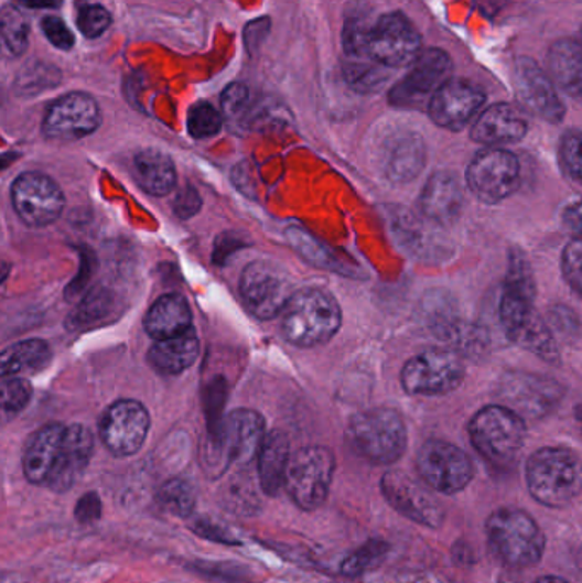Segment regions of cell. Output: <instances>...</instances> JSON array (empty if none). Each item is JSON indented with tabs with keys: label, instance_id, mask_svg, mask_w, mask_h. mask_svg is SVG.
<instances>
[{
	"label": "cell",
	"instance_id": "1",
	"mask_svg": "<svg viewBox=\"0 0 582 583\" xmlns=\"http://www.w3.org/2000/svg\"><path fill=\"white\" fill-rule=\"evenodd\" d=\"M529 494L545 507H568L582 485L581 460L571 449L543 447L526 464Z\"/></svg>",
	"mask_w": 582,
	"mask_h": 583
},
{
	"label": "cell",
	"instance_id": "2",
	"mask_svg": "<svg viewBox=\"0 0 582 583\" xmlns=\"http://www.w3.org/2000/svg\"><path fill=\"white\" fill-rule=\"evenodd\" d=\"M342 324L338 302L322 289L301 290L282 311V335L301 348L323 345L337 335Z\"/></svg>",
	"mask_w": 582,
	"mask_h": 583
},
{
	"label": "cell",
	"instance_id": "3",
	"mask_svg": "<svg viewBox=\"0 0 582 583\" xmlns=\"http://www.w3.org/2000/svg\"><path fill=\"white\" fill-rule=\"evenodd\" d=\"M347 442L352 451L370 464H394L407 449L403 418L390 408L357 413L348 422Z\"/></svg>",
	"mask_w": 582,
	"mask_h": 583
},
{
	"label": "cell",
	"instance_id": "4",
	"mask_svg": "<svg viewBox=\"0 0 582 583\" xmlns=\"http://www.w3.org/2000/svg\"><path fill=\"white\" fill-rule=\"evenodd\" d=\"M485 532L497 557L513 569H529L543 557V531L525 510L499 508L488 517Z\"/></svg>",
	"mask_w": 582,
	"mask_h": 583
},
{
	"label": "cell",
	"instance_id": "5",
	"mask_svg": "<svg viewBox=\"0 0 582 583\" xmlns=\"http://www.w3.org/2000/svg\"><path fill=\"white\" fill-rule=\"evenodd\" d=\"M470 439L488 463L497 467L513 466L525 445V420L510 408L492 404L473 418Z\"/></svg>",
	"mask_w": 582,
	"mask_h": 583
},
{
	"label": "cell",
	"instance_id": "6",
	"mask_svg": "<svg viewBox=\"0 0 582 583\" xmlns=\"http://www.w3.org/2000/svg\"><path fill=\"white\" fill-rule=\"evenodd\" d=\"M263 439L265 422L260 413L251 410L233 411L211 432L208 466L217 473H224L233 464L250 463Z\"/></svg>",
	"mask_w": 582,
	"mask_h": 583
},
{
	"label": "cell",
	"instance_id": "7",
	"mask_svg": "<svg viewBox=\"0 0 582 583\" xmlns=\"http://www.w3.org/2000/svg\"><path fill=\"white\" fill-rule=\"evenodd\" d=\"M335 473V455L322 445L304 447L289 460L284 488L303 510H316L325 504Z\"/></svg>",
	"mask_w": 582,
	"mask_h": 583
},
{
	"label": "cell",
	"instance_id": "8",
	"mask_svg": "<svg viewBox=\"0 0 582 583\" xmlns=\"http://www.w3.org/2000/svg\"><path fill=\"white\" fill-rule=\"evenodd\" d=\"M534 302L535 298L529 295L503 290L499 305L500 324L510 342L538 355L545 361L556 364L559 361L556 338L549 324L538 316Z\"/></svg>",
	"mask_w": 582,
	"mask_h": 583
},
{
	"label": "cell",
	"instance_id": "9",
	"mask_svg": "<svg viewBox=\"0 0 582 583\" xmlns=\"http://www.w3.org/2000/svg\"><path fill=\"white\" fill-rule=\"evenodd\" d=\"M242 302L258 320H273L294 295V285L284 268L258 260L242 270L239 280Z\"/></svg>",
	"mask_w": 582,
	"mask_h": 583
},
{
	"label": "cell",
	"instance_id": "10",
	"mask_svg": "<svg viewBox=\"0 0 582 583\" xmlns=\"http://www.w3.org/2000/svg\"><path fill=\"white\" fill-rule=\"evenodd\" d=\"M420 317L431 335L465 354H475L485 346L484 332L468 323L456 301L444 290H431L420 305Z\"/></svg>",
	"mask_w": 582,
	"mask_h": 583
},
{
	"label": "cell",
	"instance_id": "11",
	"mask_svg": "<svg viewBox=\"0 0 582 583\" xmlns=\"http://www.w3.org/2000/svg\"><path fill=\"white\" fill-rule=\"evenodd\" d=\"M420 53V34L400 12H390L367 28L366 55L386 68L412 64Z\"/></svg>",
	"mask_w": 582,
	"mask_h": 583
},
{
	"label": "cell",
	"instance_id": "12",
	"mask_svg": "<svg viewBox=\"0 0 582 583\" xmlns=\"http://www.w3.org/2000/svg\"><path fill=\"white\" fill-rule=\"evenodd\" d=\"M465 366L453 350H429L417 355L401 370V386L409 395H448L460 388Z\"/></svg>",
	"mask_w": 582,
	"mask_h": 583
},
{
	"label": "cell",
	"instance_id": "13",
	"mask_svg": "<svg viewBox=\"0 0 582 583\" xmlns=\"http://www.w3.org/2000/svg\"><path fill=\"white\" fill-rule=\"evenodd\" d=\"M420 478L439 494H460L475 475L466 452L444 441H429L417 455Z\"/></svg>",
	"mask_w": 582,
	"mask_h": 583
},
{
	"label": "cell",
	"instance_id": "14",
	"mask_svg": "<svg viewBox=\"0 0 582 583\" xmlns=\"http://www.w3.org/2000/svg\"><path fill=\"white\" fill-rule=\"evenodd\" d=\"M470 192L484 204H499L519 185V161L503 149L478 152L466 170Z\"/></svg>",
	"mask_w": 582,
	"mask_h": 583
},
{
	"label": "cell",
	"instance_id": "15",
	"mask_svg": "<svg viewBox=\"0 0 582 583\" xmlns=\"http://www.w3.org/2000/svg\"><path fill=\"white\" fill-rule=\"evenodd\" d=\"M451 72L453 62L443 50L431 48L419 53L403 79L390 90L391 105L401 109L419 108L450 80Z\"/></svg>",
	"mask_w": 582,
	"mask_h": 583
},
{
	"label": "cell",
	"instance_id": "16",
	"mask_svg": "<svg viewBox=\"0 0 582 583\" xmlns=\"http://www.w3.org/2000/svg\"><path fill=\"white\" fill-rule=\"evenodd\" d=\"M15 214L30 227H46L61 217L65 196L57 181L43 173H23L11 188Z\"/></svg>",
	"mask_w": 582,
	"mask_h": 583
},
{
	"label": "cell",
	"instance_id": "17",
	"mask_svg": "<svg viewBox=\"0 0 582 583\" xmlns=\"http://www.w3.org/2000/svg\"><path fill=\"white\" fill-rule=\"evenodd\" d=\"M151 429V417L136 399H121L111 404L99 422L103 444L117 457H129L144 445Z\"/></svg>",
	"mask_w": 582,
	"mask_h": 583
},
{
	"label": "cell",
	"instance_id": "18",
	"mask_svg": "<svg viewBox=\"0 0 582 583\" xmlns=\"http://www.w3.org/2000/svg\"><path fill=\"white\" fill-rule=\"evenodd\" d=\"M101 125V109L93 96L73 93L53 102L43 120V133L53 140H79Z\"/></svg>",
	"mask_w": 582,
	"mask_h": 583
},
{
	"label": "cell",
	"instance_id": "19",
	"mask_svg": "<svg viewBox=\"0 0 582 583\" xmlns=\"http://www.w3.org/2000/svg\"><path fill=\"white\" fill-rule=\"evenodd\" d=\"M381 492L388 504L407 519L429 529L443 526L446 517L443 507L428 489L401 471H388L382 476Z\"/></svg>",
	"mask_w": 582,
	"mask_h": 583
},
{
	"label": "cell",
	"instance_id": "20",
	"mask_svg": "<svg viewBox=\"0 0 582 583\" xmlns=\"http://www.w3.org/2000/svg\"><path fill=\"white\" fill-rule=\"evenodd\" d=\"M485 102V93L466 80L450 79L429 99V117L438 127L462 130L476 117Z\"/></svg>",
	"mask_w": 582,
	"mask_h": 583
},
{
	"label": "cell",
	"instance_id": "21",
	"mask_svg": "<svg viewBox=\"0 0 582 583\" xmlns=\"http://www.w3.org/2000/svg\"><path fill=\"white\" fill-rule=\"evenodd\" d=\"M515 89L519 102L535 117L549 123H560L565 115V106L557 95L549 74L534 61L522 57L516 62Z\"/></svg>",
	"mask_w": 582,
	"mask_h": 583
},
{
	"label": "cell",
	"instance_id": "22",
	"mask_svg": "<svg viewBox=\"0 0 582 583\" xmlns=\"http://www.w3.org/2000/svg\"><path fill=\"white\" fill-rule=\"evenodd\" d=\"M562 386L549 377L509 374L500 382V396L519 417L540 418L550 413L562 399Z\"/></svg>",
	"mask_w": 582,
	"mask_h": 583
},
{
	"label": "cell",
	"instance_id": "23",
	"mask_svg": "<svg viewBox=\"0 0 582 583\" xmlns=\"http://www.w3.org/2000/svg\"><path fill=\"white\" fill-rule=\"evenodd\" d=\"M93 449H95V436L89 429L84 425L65 427L57 460L53 464L45 486L58 494L73 488L91 461Z\"/></svg>",
	"mask_w": 582,
	"mask_h": 583
},
{
	"label": "cell",
	"instance_id": "24",
	"mask_svg": "<svg viewBox=\"0 0 582 583\" xmlns=\"http://www.w3.org/2000/svg\"><path fill=\"white\" fill-rule=\"evenodd\" d=\"M425 143L422 136L412 130L395 133L386 140L381 151V171L391 183H410L425 166Z\"/></svg>",
	"mask_w": 582,
	"mask_h": 583
},
{
	"label": "cell",
	"instance_id": "25",
	"mask_svg": "<svg viewBox=\"0 0 582 583\" xmlns=\"http://www.w3.org/2000/svg\"><path fill=\"white\" fill-rule=\"evenodd\" d=\"M463 208V192L453 173L438 171L429 177L419 198V210L435 226L454 223Z\"/></svg>",
	"mask_w": 582,
	"mask_h": 583
},
{
	"label": "cell",
	"instance_id": "26",
	"mask_svg": "<svg viewBox=\"0 0 582 583\" xmlns=\"http://www.w3.org/2000/svg\"><path fill=\"white\" fill-rule=\"evenodd\" d=\"M528 132V121L515 106H491L478 115L472 127V139L484 145H500L521 140Z\"/></svg>",
	"mask_w": 582,
	"mask_h": 583
},
{
	"label": "cell",
	"instance_id": "27",
	"mask_svg": "<svg viewBox=\"0 0 582 583\" xmlns=\"http://www.w3.org/2000/svg\"><path fill=\"white\" fill-rule=\"evenodd\" d=\"M64 430L65 427L61 423H50L28 441L23 455V469L28 482L33 485H45L57 460Z\"/></svg>",
	"mask_w": 582,
	"mask_h": 583
},
{
	"label": "cell",
	"instance_id": "28",
	"mask_svg": "<svg viewBox=\"0 0 582 583\" xmlns=\"http://www.w3.org/2000/svg\"><path fill=\"white\" fill-rule=\"evenodd\" d=\"M435 224L425 218L403 214L395 220L394 229L401 246L413 252L420 260H438L446 257L448 246L443 241V234L439 233Z\"/></svg>",
	"mask_w": 582,
	"mask_h": 583
},
{
	"label": "cell",
	"instance_id": "29",
	"mask_svg": "<svg viewBox=\"0 0 582 583\" xmlns=\"http://www.w3.org/2000/svg\"><path fill=\"white\" fill-rule=\"evenodd\" d=\"M144 327L155 342L183 335L192 330V311L188 302L179 294L159 298L146 314Z\"/></svg>",
	"mask_w": 582,
	"mask_h": 583
},
{
	"label": "cell",
	"instance_id": "30",
	"mask_svg": "<svg viewBox=\"0 0 582 583\" xmlns=\"http://www.w3.org/2000/svg\"><path fill=\"white\" fill-rule=\"evenodd\" d=\"M257 455L261 489L270 497H276L284 486L285 471L291 460V445L285 433L279 430L267 433Z\"/></svg>",
	"mask_w": 582,
	"mask_h": 583
},
{
	"label": "cell",
	"instance_id": "31",
	"mask_svg": "<svg viewBox=\"0 0 582 583\" xmlns=\"http://www.w3.org/2000/svg\"><path fill=\"white\" fill-rule=\"evenodd\" d=\"M201 354V343L193 330L174 336V338L159 339L149 350V364L152 369L164 376H176L185 373L195 364Z\"/></svg>",
	"mask_w": 582,
	"mask_h": 583
},
{
	"label": "cell",
	"instance_id": "32",
	"mask_svg": "<svg viewBox=\"0 0 582 583\" xmlns=\"http://www.w3.org/2000/svg\"><path fill=\"white\" fill-rule=\"evenodd\" d=\"M133 171L140 188L152 196H166L176 186L174 162L166 152L144 149L133 159Z\"/></svg>",
	"mask_w": 582,
	"mask_h": 583
},
{
	"label": "cell",
	"instance_id": "33",
	"mask_svg": "<svg viewBox=\"0 0 582 583\" xmlns=\"http://www.w3.org/2000/svg\"><path fill=\"white\" fill-rule=\"evenodd\" d=\"M550 80L556 83L565 95L579 99L582 90V48L575 40H560L550 48Z\"/></svg>",
	"mask_w": 582,
	"mask_h": 583
},
{
	"label": "cell",
	"instance_id": "34",
	"mask_svg": "<svg viewBox=\"0 0 582 583\" xmlns=\"http://www.w3.org/2000/svg\"><path fill=\"white\" fill-rule=\"evenodd\" d=\"M52 358L48 343L43 339H24L0 354V380L12 379L21 373H36Z\"/></svg>",
	"mask_w": 582,
	"mask_h": 583
},
{
	"label": "cell",
	"instance_id": "35",
	"mask_svg": "<svg viewBox=\"0 0 582 583\" xmlns=\"http://www.w3.org/2000/svg\"><path fill=\"white\" fill-rule=\"evenodd\" d=\"M391 68L382 67L373 61L345 62L344 76L348 86L359 93H375L390 79Z\"/></svg>",
	"mask_w": 582,
	"mask_h": 583
},
{
	"label": "cell",
	"instance_id": "36",
	"mask_svg": "<svg viewBox=\"0 0 582 583\" xmlns=\"http://www.w3.org/2000/svg\"><path fill=\"white\" fill-rule=\"evenodd\" d=\"M33 398L30 380L12 377L0 386V427L9 425L20 417Z\"/></svg>",
	"mask_w": 582,
	"mask_h": 583
},
{
	"label": "cell",
	"instance_id": "37",
	"mask_svg": "<svg viewBox=\"0 0 582 583\" xmlns=\"http://www.w3.org/2000/svg\"><path fill=\"white\" fill-rule=\"evenodd\" d=\"M0 42L12 55H23L30 43V23L15 8L0 11Z\"/></svg>",
	"mask_w": 582,
	"mask_h": 583
},
{
	"label": "cell",
	"instance_id": "38",
	"mask_svg": "<svg viewBox=\"0 0 582 583\" xmlns=\"http://www.w3.org/2000/svg\"><path fill=\"white\" fill-rule=\"evenodd\" d=\"M390 553V544L385 541H375L366 542V544L360 546L359 550L354 551L351 557L345 558L344 563H342V573L345 576H359L363 573L369 572V570H375L376 566L385 561V558Z\"/></svg>",
	"mask_w": 582,
	"mask_h": 583
},
{
	"label": "cell",
	"instance_id": "39",
	"mask_svg": "<svg viewBox=\"0 0 582 583\" xmlns=\"http://www.w3.org/2000/svg\"><path fill=\"white\" fill-rule=\"evenodd\" d=\"M159 500L166 510L180 517H188L195 508V492L185 479H171L159 492Z\"/></svg>",
	"mask_w": 582,
	"mask_h": 583
},
{
	"label": "cell",
	"instance_id": "40",
	"mask_svg": "<svg viewBox=\"0 0 582 583\" xmlns=\"http://www.w3.org/2000/svg\"><path fill=\"white\" fill-rule=\"evenodd\" d=\"M223 129V117L208 102H197L190 109L188 132L193 139H208L217 136Z\"/></svg>",
	"mask_w": 582,
	"mask_h": 583
},
{
	"label": "cell",
	"instance_id": "41",
	"mask_svg": "<svg viewBox=\"0 0 582 583\" xmlns=\"http://www.w3.org/2000/svg\"><path fill=\"white\" fill-rule=\"evenodd\" d=\"M289 239H291L294 248H298L299 252L311 263L316 264V267L328 268V270L341 271L338 261L320 242L308 236L304 230L294 227V229L289 230Z\"/></svg>",
	"mask_w": 582,
	"mask_h": 583
},
{
	"label": "cell",
	"instance_id": "42",
	"mask_svg": "<svg viewBox=\"0 0 582 583\" xmlns=\"http://www.w3.org/2000/svg\"><path fill=\"white\" fill-rule=\"evenodd\" d=\"M111 24L110 12L103 6L80 4L77 11V26L86 39H98Z\"/></svg>",
	"mask_w": 582,
	"mask_h": 583
},
{
	"label": "cell",
	"instance_id": "43",
	"mask_svg": "<svg viewBox=\"0 0 582 583\" xmlns=\"http://www.w3.org/2000/svg\"><path fill=\"white\" fill-rule=\"evenodd\" d=\"M581 133L569 130L560 142V164L574 183H581Z\"/></svg>",
	"mask_w": 582,
	"mask_h": 583
},
{
	"label": "cell",
	"instance_id": "44",
	"mask_svg": "<svg viewBox=\"0 0 582 583\" xmlns=\"http://www.w3.org/2000/svg\"><path fill=\"white\" fill-rule=\"evenodd\" d=\"M562 273L565 282L569 283L575 294L582 292V245L581 238H572L565 246L562 257Z\"/></svg>",
	"mask_w": 582,
	"mask_h": 583
},
{
	"label": "cell",
	"instance_id": "45",
	"mask_svg": "<svg viewBox=\"0 0 582 583\" xmlns=\"http://www.w3.org/2000/svg\"><path fill=\"white\" fill-rule=\"evenodd\" d=\"M248 105H250V89L242 83L229 84L220 96L224 115L229 118L241 117Z\"/></svg>",
	"mask_w": 582,
	"mask_h": 583
},
{
	"label": "cell",
	"instance_id": "46",
	"mask_svg": "<svg viewBox=\"0 0 582 583\" xmlns=\"http://www.w3.org/2000/svg\"><path fill=\"white\" fill-rule=\"evenodd\" d=\"M42 30L45 33L48 42L53 46H57L61 50H71L74 46V34L73 31L68 30L67 24L55 18V15H48L42 21Z\"/></svg>",
	"mask_w": 582,
	"mask_h": 583
},
{
	"label": "cell",
	"instance_id": "47",
	"mask_svg": "<svg viewBox=\"0 0 582 583\" xmlns=\"http://www.w3.org/2000/svg\"><path fill=\"white\" fill-rule=\"evenodd\" d=\"M106 305H108V301H106V295L103 292L89 295L86 302H83V305L77 309L76 314H74V326H84V323H87V321L98 320L103 311H105Z\"/></svg>",
	"mask_w": 582,
	"mask_h": 583
},
{
	"label": "cell",
	"instance_id": "48",
	"mask_svg": "<svg viewBox=\"0 0 582 583\" xmlns=\"http://www.w3.org/2000/svg\"><path fill=\"white\" fill-rule=\"evenodd\" d=\"M101 516V500L98 495L87 494L76 505V517L79 522H95Z\"/></svg>",
	"mask_w": 582,
	"mask_h": 583
},
{
	"label": "cell",
	"instance_id": "49",
	"mask_svg": "<svg viewBox=\"0 0 582 583\" xmlns=\"http://www.w3.org/2000/svg\"><path fill=\"white\" fill-rule=\"evenodd\" d=\"M202 207V199L198 196V193L193 188H185L179 196H176V202H174V212L180 215L182 218H190L193 215L197 214Z\"/></svg>",
	"mask_w": 582,
	"mask_h": 583
},
{
	"label": "cell",
	"instance_id": "50",
	"mask_svg": "<svg viewBox=\"0 0 582 583\" xmlns=\"http://www.w3.org/2000/svg\"><path fill=\"white\" fill-rule=\"evenodd\" d=\"M563 224L568 227L569 233H572L574 238H581V205L575 202L574 205L565 210L563 214Z\"/></svg>",
	"mask_w": 582,
	"mask_h": 583
},
{
	"label": "cell",
	"instance_id": "51",
	"mask_svg": "<svg viewBox=\"0 0 582 583\" xmlns=\"http://www.w3.org/2000/svg\"><path fill=\"white\" fill-rule=\"evenodd\" d=\"M24 8L30 9H57L62 6V0H20Z\"/></svg>",
	"mask_w": 582,
	"mask_h": 583
},
{
	"label": "cell",
	"instance_id": "52",
	"mask_svg": "<svg viewBox=\"0 0 582 583\" xmlns=\"http://www.w3.org/2000/svg\"><path fill=\"white\" fill-rule=\"evenodd\" d=\"M9 271H11V267H9L8 263H4V261H0V285L6 282V279H8Z\"/></svg>",
	"mask_w": 582,
	"mask_h": 583
},
{
	"label": "cell",
	"instance_id": "53",
	"mask_svg": "<svg viewBox=\"0 0 582 583\" xmlns=\"http://www.w3.org/2000/svg\"><path fill=\"white\" fill-rule=\"evenodd\" d=\"M535 583H568L565 580L560 579V576H553V575H547L541 576V579H538Z\"/></svg>",
	"mask_w": 582,
	"mask_h": 583
}]
</instances>
